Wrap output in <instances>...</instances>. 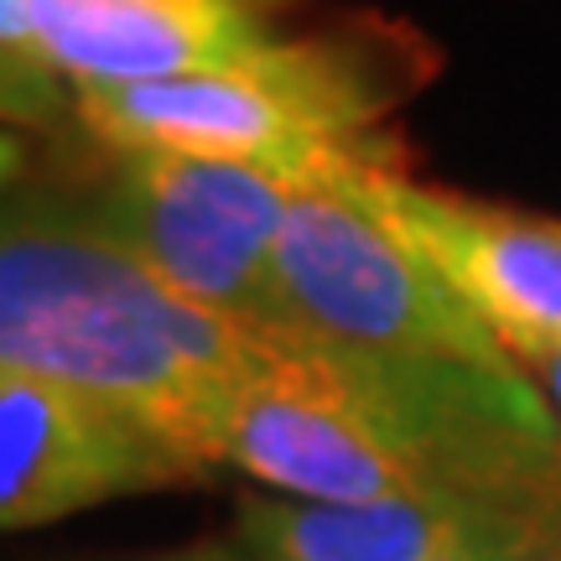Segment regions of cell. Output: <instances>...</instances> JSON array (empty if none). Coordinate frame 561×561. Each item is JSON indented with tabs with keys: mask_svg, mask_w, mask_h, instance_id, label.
Returning a JSON list of instances; mask_svg holds the SVG:
<instances>
[{
	"mask_svg": "<svg viewBox=\"0 0 561 561\" xmlns=\"http://www.w3.org/2000/svg\"><path fill=\"white\" fill-rule=\"evenodd\" d=\"M214 462L286 500L561 494V432L525 369L265 333L219 405Z\"/></svg>",
	"mask_w": 561,
	"mask_h": 561,
	"instance_id": "6da1fadb",
	"label": "cell"
},
{
	"mask_svg": "<svg viewBox=\"0 0 561 561\" xmlns=\"http://www.w3.org/2000/svg\"><path fill=\"white\" fill-rule=\"evenodd\" d=\"M261 328L178 297L104 234L79 193H11L0 229V369L110 405L214 468L219 405Z\"/></svg>",
	"mask_w": 561,
	"mask_h": 561,
	"instance_id": "7a4b0ae2",
	"label": "cell"
},
{
	"mask_svg": "<svg viewBox=\"0 0 561 561\" xmlns=\"http://www.w3.org/2000/svg\"><path fill=\"white\" fill-rule=\"evenodd\" d=\"M390 79L343 37H280L244 68L73 89V115L110 151L255 161L307 187L369 157L359 130L401 100Z\"/></svg>",
	"mask_w": 561,
	"mask_h": 561,
	"instance_id": "3957f363",
	"label": "cell"
},
{
	"mask_svg": "<svg viewBox=\"0 0 561 561\" xmlns=\"http://www.w3.org/2000/svg\"><path fill=\"white\" fill-rule=\"evenodd\" d=\"M359 161L297 187L271 255L261 333L520 369L401 224L354 182Z\"/></svg>",
	"mask_w": 561,
	"mask_h": 561,
	"instance_id": "277c9868",
	"label": "cell"
},
{
	"mask_svg": "<svg viewBox=\"0 0 561 561\" xmlns=\"http://www.w3.org/2000/svg\"><path fill=\"white\" fill-rule=\"evenodd\" d=\"M297 187V178L255 161L115 151L83 208L178 297L261 328L271 255Z\"/></svg>",
	"mask_w": 561,
	"mask_h": 561,
	"instance_id": "5b68a950",
	"label": "cell"
},
{
	"mask_svg": "<svg viewBox=\"0 0 561 561\" xmlns=\"http://www.w3.org/2000/svg\"><path fill=\"white\" fill-rule=\"evenodd\" d=\"M369 198L437 265L500 348L536 375L561 348V219L421 187L396 167L364 157L354 167Z\"/></svg>",
	"mask_w": 561,
	"mask_h": 561,
	"instance_id": "8992f818",
	"label": "cell"
},
{
	"mask_svg": "<svg viewBox=\"0 0 561 561\" xmlns=\"http://www.w3.org/2000/svg\"><path fill=\"white\" fill-rule=\"evenodd\" d=\"M208 462L140 421L0 369V525L37 530L110 500L198 483Z\"/></svg>",
	"mask_w": 561,
	"mask_h": 561,
	"instance_id": "52a82bcc",
	"label": "cell"
},
{
	"mask_svg": "<svg viewBox=\"0 0 561 561\" xmlns=\"http://www.w3.org/2000/svg\"><path fill=\"white\" fill-rule=\"evenodd\" d=\"M5 58L68 89L244 68L276 47L255 0H0Z\"/></svg>",
	"mask_w": 561,
	"mask_h": 561,
	"instance_id": "ba28073f",
	"label": "cell"
},
{
	"mask_svg": "<svg viewBox=\"0 0 561 561\" xmlns=\"http://www.w3.org/2000/svg\"><path fill=\"white\" fill-rule=\"evenodd\" d=\"M515 500H561V494H401V500H286V494H240L234 541L250 561H432L458 546L473 525Z\"/></svg>",
	"mask_w": 561,
	"mask_h": 561,
	"instance_id": "9c48e42d",
	"label": "cell"
},
{
	"mask_svg": "<svg viewBox=\"0 0 561 561\" xmlns=\"http://www.w3.org/2000/svg\"><path fill=\"white\" fill-rule=\"evenodd\" d=\"M561 546V500H515L432 561H536Z\"/></svg>",
	"mask_w": 561,
	"mask_h": 561,
	"instance_id": "30bf717a",
	"label": "cell"
},
{
	"mask_svg": "<svg viewBox=\"0 0 561 561\" xmlns=\"http://www.w3.org/2000/svg\"><path fill=\"white\" fill-rule=\"evenodd\" d=\"M151 561H250L240 541H203V546H182V551H167V557Z\"/></svg>",
	"mask_w": 561,
	"mask_h": 561,
	"instance_id": "8fae6325",
	"label": "cell"
},
{
	"mask_svg": "<svg viewBox=\"0 0 561 561\" xmlns=\"http://www.w3.org/2000/svg\"><path fill=\"white\" fill-rule=\"evenodd\" d=\"M536 375H541V385H546V405H551V416H557V432H561V348L541 364V369H536Z\"/></svg>",
	"mask_w": 561,
	"mask_h": 561,
	"instance_id": "7c38bea8",
	"label": "cell"
},
{
	"mask_svg": "<svg viewBox=\"0 0 561 561\" xmlns=\"http://www.w3.org/2000/svg\"><path fill=\"white\" fill-rule=\"evenodd\" d=\"M536 561H561V546H551V551H546V557H536Z\"/></svg>",
	"mask_w": 561,
	"mask_h": 561,
	"instance_id": "4fadbf2b",
	"label": "cell"
}]
</instances>
